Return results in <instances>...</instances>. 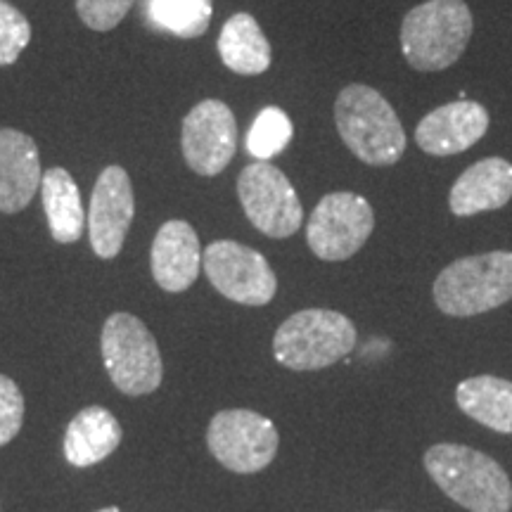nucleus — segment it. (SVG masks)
<instances>
[{
	"instance_id": "obj_1",
	"label": "nucleus",
	"mask_w": 512,
	"mask_h": 512,
	"mask_svg": "<svg viewBox=\"0 0 512 512\" xmlns=\"http://www.w3.org/2000/svg\"><path fill=\"white\" fill-rule=\"evenodd\" d=\"M335 126L351 155L368 166H394L406 155V131L380 91L349 83L335 100Z\"/></svg>"
},
{
	"instance_id": "obj_2",
	"label": "nucleus",
	"mask_w": 512,
	"mask_h": 512,
	"mask_svg": "<svg viewBox=\"0 0 512 512\" xmlns=\"http://www.w3.org/2000/svg\"><path fill=\"white\" fill-rule=\"evenodd\" d=\"M427 475L470 512H510L512 482L494 458L463 444H434L425 451Z\"/></svg>"
},
{
	"instance_id": "obj_3",
	"label": "nucleus",
	"mask_w": 512,
	"mask_h": 512,
	"mask_svg": "<svg viewBox=\"0 0 512 512\" xmlns=\"http://www.w3.org/2000/svg\"><path fill=\"white\" fill-rule=\"evenodd\" d=\"M475 34V17L465 0H425L401 22V53L422 74L444 72L460 60Z\"/></svg>"
},
{
	"instance_id": "obj_4",
	"label": "nucleus",
	"mask_w": 512,
	"mask_h": 512,
	"mask_svg": "<svg viewBox=\"0 0 512 512\" xmlns=\"http://www.w3.org/2000/svg\"><path fill=\"white\" fill-rule=\"evenodd\" d=\"M434 304L453 318L494 311L512 299V252L472 254L456 259L432 285Z\"/></svg>"
},
{
	"instance_id": "obj_5",
	"label": "nucleus",
	"mask_w": 512,
	"mask_h": 512,
	"mask_svg": "<svg viewBox=\"0 0 512 512\" xmlns=\"http://www.w3.org/2000/svg\"><path fill=\"white\" fill-rule=\"evenodd\" d=\"M358 342L351 318L330 309H304L292 313L273 335V356L280 366L311 373L335 366L347 358Z\"/></svg>"
},
{
	"instance_id": "obj_6",
	"label": "nucleus",
	"mask_w": 512,
	"mask_h": 512,
	"mask_svg": "<svg viewBox=\"0 0 512 512\" xmlns=\"http://www.w3.org/2000/svg\"><path fill=\"white\" fill-rule=\"evenodd\" d=\"M102 363L114 387L126 396L157 392L164 380V363L157 339L133 313H112L100 335Z\"/></svg>"
},
{
	"instance_id": "obj_7",
	"label": "nucleus",
	"mask_w": 512,
	"mask_h": 512,
	"mask_svg": "<svg viewBox=\"0 0 512 512\" xmlns=\"http://www.w3.org/2000/svg\"><path fill=\"white\" fill-rule=\"evenodd\" d=\"M375 230V211L351 190L328 192L311 211L306 242L320 261H347L366 245Z\"/></svg>"
},
{
	"instance_id": "obj_8",
	"label": "nucleus",
	"mask_w": 512,
	"mask_h": 512,
	"mask_svg": "<svg viewBox=\"0 0 512 512\" xmlns=\"http://www.w3.org/2000/svg\"><path fill=\"white\" fill-rule=\"evenodd\" d=\"M207 446L226 470L235 475H256L273 463L280 434L266 415L247 408H228L211 418Z\"/></svg>"
},
{
	"instance_id": "obj_9",
	"label": "nucleus",
	"mask_w": 512,
	"mask_h": 512,
	"mask_svg": "<svg viewBox=\"0 0 512 512\" xmlns=\"http://www.w3.org/2000/svg\"><path fill=\"white\" fill-rule=\"evenodd\" d=\"M238 197L252 226L268 238H292L302 228V200L278 166L268 162L245 166L238 176Z\"/></svg>"
},
{
	"instance_id": "obj_10",
	"label": "nucleus",
	"mask_w": 512,
	"mask_h": 512,
	"mask_svg": "<svg viewBox=\"0 0 512 512\" xmlns=\"http://www.w3.org/2000/svg\"><path fill=\"white\" fill-rule=\"evenodd\" d=\"M202 268L214 290L235 304L266 306L278 292L268 259L235 240H216L202 252Z\"/></svg>"
},
{
	"instance_id": "obj_11",
	"label": "nucleus",
	"mask_w": 512,
	"mask_h": 512,
	"mask_svg": "<svg viewBox=\"0 0 512 512\" xmlns=\"http://www.w3.org/2000/svg\"><path fill=\"white\" fill-rule=\"evenodd\" d=\"M185 164L197 176H219L238 150V121L223 100H202L185 114L181 131Z\"/></svg>"
},
{
	"instance_id": "obj_12",
	"label": "nucleus",
	"mask_w": 512,
	"mask_h": 512,
	"mask_svg": "<svg viewBox=\"0 0 512 512\" xmlns=\"http://www.w3.org/2000/svg\"><path fill=\"white\" fill-rule=\"evenodd\" d=\"M136 216V197L126 169L112 164L100 171L88 207V235L100 259H114L124 247Z\"/></svg>"
},
{
	"instance_id": "obj_13",
	"label": "nucleus",
	"mask_w": 512,
	"mask_h": 512,
	"mask_svg": "<svg viewBox=\"0 0 512 512\" xmlns=\"http://www.w3.org/2000/svg\"><path fill=\"white\" fill-rule=\"evenodd\" d=\"M491 117L475 100H456L441 105L415 126V143L432 157H451L467 152L486 136Z\"/></svg>"
},
{
	"instance_id": "obj_14",
	"label": "nucleus",
	"mask_w": 512,
	"mask_h": 512,
	"mask_svg": "<svg viewBox=\"0 0 512 512\" xmlns=\"http://www.w3.org/2000/svg\"><path fill=\"white\" fill-rule=\"evenodd\" d=\"M152 275L164 292L190 290L202 271V245L188 221H166L152 242Z\"/></svg>"
},
{
	"instance_id": "obj_15",
	"label": "nucleus",
	"mask_w": 512,
	"mask_h": 512,
	"mask_svg": "<svg viewBox=\"0 0 512 512\" xmlns=\"http://www.w3.org/2000/svg\"><path fill=\"white\" fill-rule=\"evenodd\" d=\"M36 140L17 128H0V211L19 214L41 188Z\"/></svg>"
},
{
	"instance_id": "obj_16",
	"label": "nucleus",
	"mask_w": 512,
	"mask_h": 512,
	"mask_svg": "<svg viewBox=\"0 0 512 512\" xmlns=\"http://www.w3.org/2000/svg\"><path fill=\"white\" fill-rule=\"evenodd\" d=\"M512 200V164L503 157H484L467 166L448 192V209L456 216H475L503 209Z\"/></svg>"
},
{
	"instance_id": "obj_17",
	"label": "nucleus",
	"mask_w": 512,
	"mask_h": 512,
	"mask_svg": "<svg viewBox=\"0 0 512 512\" xmlns=\"http://www.w3.org/2000/svg\"><path fill=\"white\" fill-rule=\"evenodd\" d=\"M124 437L119 420L102 406H88L79 411L64 432V458L74 467L102 463L117 451Z\"/></svg>"
},
{
	"instance_id": "obj_18",
	"label": "nucleus",
	"mask_w": 512,
	"mask_h": 512,
	"mask_svg": "<svg viewBox=\"0 0 512 512\" xmlns=\"http://www.w3.org/2000/svg\"><path fill=\"white\" fill-rule=\"evenodd\" d=\"M216 46H219L221 62L235 74L259 76L271 67V43L249 12L228 17Z\"/></svg>"
},
{
	"instance_id": "obj_19",
	"label": "nucleus",
	"mask_w": 512,
	"mask_h": 512,
	"mask_svg": "<svg viewBox=\"0 0 512 512\" xmlns=\"http://www.w3.org/2000/svg\"><path fill=\"white\" fill-rule=\"evenodd\" d=\"M43 209H46L50 235L60 245H74L86 228V211L81 204L79 185L62 166H53L41 181Z\"/></svg>"
},
{
	"instance_id": "obj_20",
	"label": "nucleus",
	"mask_w": 512,
	"mask_h": 512,
	"mask_svg": "<svg viewBox=\"0 0 512 512\" xmlns=\"http://www.w3.org/2000/svg\"><path fill=\"white\" fill-rule=\"evenodd\" d=\"M456 403L479 425L498 434H512V380L496 375L467 377L456 387Z\"/></svg>"
},
{
	"instance_id": "obj_21",
	"label": "nucleus",
	"mask_w": 512,
	"mask_h": 512,
	"mask_svg": "<svg viewBox=\"0 0 512 512\" xmlns=\"http://www.w3.org/2000/svg\"><path fill=\"white\" fill-rule=\"evenodd\" d=\"M152 24L178 38H200L207 34L214 3L211 0H150Z\"/></svg>"
},
{
	"instance_id": "obj_22",
	"label": "nucleus",
	"mask_w": 512,
	"mask_h": 512,
	"mask_svg": "<svg viewBox=\"0 0 512 512\" xmlns=\"http://www.w3.org/2000/svg\"><path fill=\"white\" fill-rule=\"evenodd\" d=\"M292 133V121L280 107H264L249 128L247 152L256 162H268L290 145Z\"/></svg>"
},
{
	"instance_id": "obj_23",
	"label": "nucleus",
	"mask_w": 512,
	"mask_h": 512,
	"mask_svg": "<svg viewBox=\"0 0 512 512\" xmlns=\"http://www.w3.org/2000/svg\"><path fill=\"white\" fill-rule=\"evenodd\" d=\"M31 41L29 19L8 0H0V67H10L19 60Z\"/></svg>"
},
{
	"instance_id": "obj_24",
	"label": "nucleus",
	"mask_w": 512,
	"mask_h": 512,
	"mask_svg": "<svg viewBox=\"0 0 512 512\" xmlns=\"http://www.w3.org/2000/svg\"><path fill=\"white\" fill-rule=\"evenodd\" d=\"M136 0H76L81 22L93 31H112L124 22Z\"/></svg>"
},
{
	"instance_id": "obj_25",
	"label": "nucleus",
	"mask_w": 512,
	"mask_h": 512,
	"mask_svg": "<svg viewBox=\"0 0 512 512\" xmlns=\"http://www.w3.org/2000/svg\"><path fill=\"white\" fill-rule=\"evenodd\" d=\"M24 422V396L15 380L0 375V446L10 444L22 430Z\"/></svg>"
},
{
	"instance_id": "obj_26",
	"label": "nucleus",
	"mask_w": 512,
	"mask_h": 512,
	"mask_svg": "<svg viewBox=\"0 0 512 512\" xmlns=\"http://www.w3.org/2000/svg\"><path fill=\"white\" fill-rule=\"evenodd\" d=\"M98 512H121L119 508H102V510H98Z\"/></svg>"
}]
</instances>
